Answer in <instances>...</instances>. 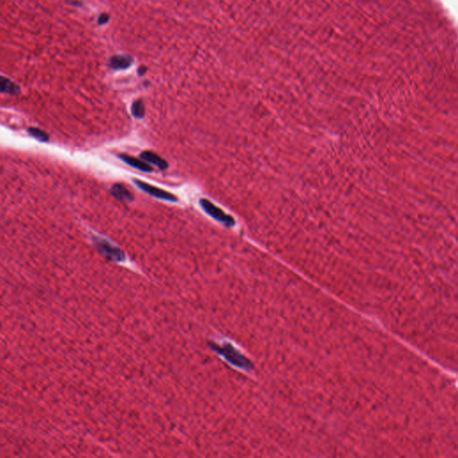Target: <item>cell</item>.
I'll list each match as a JSON object with an SVG mask.
<instances>
[{"mask_svg": "<svg viewBox=\"0 0 458 458\" xmlns=\"http://www.w3.org/2000/svg\"><path fill=\"white\" fill-rule=\"evenodd\" d=\"M28 133H29L33 138L38 140V141H40V142L47 143V142H49V140H50V135H48L44 131L39 129V128H36V127H30V128L28 129Z\"/></svg>", "mask_w": 458, "mask_h": 458, "instance_id": "10", "label": "cell"}, {"mask_svg": "<svg viewBox=\"0 0 458 458\" xmlns=\"http://www.w3.org/2000/svg\"><path fill=\"white\" fill-rule=\"evenodd\" d=\"M109 20H110V15H109V14L104 13V14H101V15L99 16V18H98V23H99V25H106V24L109 22Z\"/></svg>", "mask_w": 458, "mask_h": 458, "instance_id": "11", "label": "cell"}, {"mask_svg": "<svg viewBox=\"0 0 458 458\" xmlns=\"http://www.w3.org/2000/svg\"><path fill=\"white\" fill-rule=\"evenodd\" d=\"M134 183L138 188H140L142 191H143L146 194L153 196L155 198L170 201V202L177 201V198H176L175 195H172V194H170V193L164 191V190L158 188L156 186H153L151 184H147L146 182H143L141 180L134 179Z\"/></svg>", "mask_w": 458, "mask_h": 458, "instance_id": "2", "label": "cell"}, {"mask_svg": "<svg viewBox=\"0 0 458 458\" xmlns=\"http://www.w3.org/2000/svg\"><path fill=\"white\" fill-rule=\"evenodd\" d=\"M134 64L133 57L129 55L113 56L110 60V67L113 70H125Z\"/></svg>", "mask_w": 458, "mask_h": 458, "instance_id": "6", "label": "cell"}, {"mask_svg": "<svg viewBox=\"0 0 458 458\" xmlns=\"http://www.w3.org/2000/svg\"><path fill=\"white\" fill-rule=\"evenodd\" d=\"M110 193L115 199L118 200L119 201H122V202H131V201H133L135 200L134 195L125 187L124 184H114L111 187Z\"/></svg>", "mask_w": 458, "mask_h": 458, "instance_id": "5", "label": "cell"}, {"mask_svg": "<svg viewBox=\"0 0 458 458\" xmlns=\"http://www.w3.org/2000/svg\"><path fill=\"white\" fill-rule=\"evenodd\" d=\"M92 242L94 244L96 249L98 250L102 255H104L107 259H110L112 261H116V262H121L125 260V255L124 252L120 250L118 247L113 245L108 240L93 235Z\"/></svg>", "mask_w": 458, "mask_h": 458, "instance_id": "1", "label": "cell"}, {"mask_svg": "<svg viewBox=\"0 0 458 458\" xmlns=\"http://www.w3.org/2000/svg\"><path fill=\"white\" fill-rule=\"evenodd\" d=\"M118 158L122 161H124L125 164L129 165L130 167L140 170V171L146 172V173H150L153 171V169L150 167V165L148 164L143 160H141L139 159H136L135 157L126 154L118 155Z\"/></svg>", "mask_w": 458, "mask_h": 458, "instance_id": "4", "label": "cell"}, {"mask_svg": "<svg viewBox=\"0 0 458 458\" xmlns=\"http://www.w3.org/2000/svg\"><path fill=\"white\" fill-rule=\"evenodd\" d=\"M1 92L10 95H18L21 93L20 87L5 76H1Z\"/></svg>", "mask_w": 458, "mask_h": 458, "instance_id": "8", "label": "cell"}, {"mask_svg": "<svg viewBox=\"0 0 458 458\" xmlns=\"http://www.w3.org/2000/svg\"><path fill=\"white\" fill-rule=\"evenodd\" d=\"M146 71H147V68H146L145 66H143V65H142V66H140L139 69H138V74H139V75H141V76H143V75H145Z\"/></svg>", "mask_w": 458, "mask_h": 458, "instance_id": "12", "label": "cell"}, {"mask_svg": "<svg viewBox=\"0 0 458 458\" xmlns=\"http://www.w3.org/2000/svg\"><path fill=\"white\" fill-rule=\"evenodd\" d=\"M131 112L135 118H143L145 115V107L143 100H137L134 101L131 107Z\"/></svg>", "mask_w": 458, "mask_h": 458, "instance_id": "9", "label": "cell"}, {"mask_svg": "<svg viewBox=\"0 0 458 458\" xmlns=\"http://www.w3.org/2000/svg\"><path fill=\"white\" fill-rule=\"evenodd\" d=\"M142 160H144L147 163L154 165L158 167L160 170H166L169 169V163L163 160L159 155L156 154L153 151L145 150L141 153Z\"/></svg>", "mask_w": 458, "mask_h": 458, "instance_id": "7", "label": "cell"}, {"mask_svg": "<svg viewBox=\"0 0 458 458\" xmlns=\"http://www.w3.org/2000/svg\"><path fill=\"white\" fill-rule=\"evenodd\" d=\"M200 204L208 214L210 215L215 219H217V220H219L220 222L228 225V226H232V225L234 224V220L231 217L225 214L221 209H219L218 207H216L211 202H209L208 200H200Z\"/></svg>", "mask_w": 458, "mask_h": 458, "instance_id": "3", "label": "cell"}, {"mask_svg": "<svg viewBox=\"0 0 458 458\" xmlns=\"http://www.w3.org/2000/svg\"><path fill=\"white\" fill-rule=\"evenodd\" d=\"M339 79H344V78H339ZM325 80H331V79H325ZM304 81H311V80H304Z\"/></svg>", "mask_w": 458, "mask_h": 458, "instance_id": "13", "label": "cell"}]
</instances>
